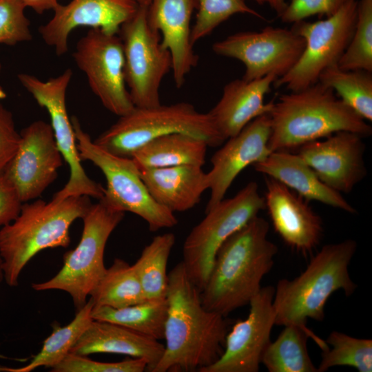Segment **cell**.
Here are the masks:
<instances>
[{
    "instance_id": "1",
    "label": "cell",
    "mask_w": 372,
    "mask_h": 372,
    "mask_svg": "<svg viewBox=\"0 0 372 372\" xmlns=\"http://www.w3.org/2000/svg\"><path fill=\"white\" fill-rule=\"evenodd\" d=\"M164 352L150 372L198 371L223 353L225 316L206 309L180 261L168 273Z\"/></svg>"
},
{
    "instance_id": "2",
    "label": "cell",
    "mask_w": 372,
    "mask_h": 372,
    "mask_svg": "<svg viewBox=\"0 0 372 372\" xmlns=\"http://www.w3.org/2000/svg\"><path fill=\"white\" fill-rule=\"evenodd\" d=\"M269 223L255 216L218 249L200 293L203 307L227 316L249 304L274 263L278 247L267 238Z\"/></svg>"
},
{
    "instance_id": "3",
    "label": "cell",
    "mask_w": 372,
    "mask_h": 372,
    "mask_svg": "<svg viewBox=\"0 0 372 372\" xmlns=\"http://www.w3.org/2000/svg\"><path fill=\"white\" fill-rule=\"evenodd\" d=\"M271 152L287 150L347 131L369 136L372 128L320 82L279 96L270 112Z\"/></svg>"
},
{
    "instance_id": "4",
    "label": "cell",
    "mask_w": 372,
    "mask_h": 372,
    "mask_svg": "<svg viewBox=\"0 0 372 372\" xmlns=\"http://www.w3.org/2000/svg\"><path fill=\"white\" fill-rule=\"evenodd\" d=\"M357 249L352 239L323 246L306 269L292 280L281 279L274 287L275 325L307 328L309 319L322 321L331 296L342 290L346 296L357 288L349 266Z\"/></svg>"
},
{
    "instance_id": "5",
    "label": "cell",
    "mask_w": 372,
    "mask_h": 372,
    "mask_svg": "<svg viewBox=\"0 0 372 372\" xmlns=\"http://www.w3.org/2000/svg\"><path fill=\"white\" fill-rule=\"evenodd\" d=\"M91 205L87 196L23 204L18 216L0 229V255L6 284L17 287L23 269L41 251L67 247L70 226L82 218Z\"/></svg>"
},
{
    "instance_id": "6",
    "label": "cell",
    "mask_w": 372,
    "mask_h": 372,
    "mask_svg": "<svg viewBox=\"0 0 372 372\" xmlns=\"http://www.w3.org/2000/svg\"><path fill=\"white\" fill-rule=\"evenodd\" d=\"M171 133L190 134L217 147L225 141L216 131L207 113L193 105L179 102L134 108L101 134L94 142L105 151L123 158L133 154L155 138Z\"/></svg>"
},
{
    "instance_id": "7",
    "label": "cell",
    "mask_w": 372,
    "mask_h": 372,
    "mask_svg": "<svg viewBox=\"0 0 372 372\" xmlns=\"http://www.w3.org/2000/svg\"><path fill=\"white\" fill-rule=\"evenodd\" d=\"M71 122L81 160L91 161L105 177L107 185L100 200L113 209L140 216L151 231L177 225L174 213L150 196L132 158L105 151L91 140L76 117L72 116Z\"/></svg>"
},
{
    "instance_id": "8",
    "label": "cell",
    "mask_w": 372,
    "mask_h": 372,
    "mask_svg": "<svg viewBox=\"0 0 372 372\" xmlns=\"http://www.w3.org/2000/svg\"><path fill=\"white\" fill-rule=\"evenodd\" d=\"M124 216L125 212L113 209L100 200L92 204L81 218V240L74 249L64 254L62 268L51 279L33 283L32 287L38 291H63L70 294L76 310L80 309L106 271L105 245Z\"/></svg>"
},
{
    "instance_id": "9",
    "label": "cell",
    "mask_w": 372,
    "mask_h": 372,
    "mask_svg": "<svg viewBox=\"0 0 372 372\" xmlns=\"http://www.w3.org/2000/svg\"><path fill=\"white\" fill-rule=\"evenodd\" d=\"M265 208V199L259 194L258 185L251 181L234 196L223 199L205 211V218L192 228L184 241L182 262L200 293L220 247Z\"/></svg>"
},
{
    "instance_id": "10",
    "label": "cell",
    "mask_w": 372,
    "mask_h": 372,
    "mask_svg": "<svg viewBox=\"0 0 372 372\" xmlns=\"http://www.w3.org/2000/svg\"><path fill=\"white\" fill-rule=\"evenodd\" d=\"M357 7L358 0H349L325 19L293 23L291 29L304 39L305 46L294 66L273 85L300 91L316 83L325 69L338 65L354 31Z\"/></svg>"
},
{
    "instance_id": "11",
    "label": "cell",
    "mask_w": 372,
    "mask_h": 372,
    "mask_svg": "<svg viewBox=\"0 0 372 372\" xmlns=\"http://www.w3.org/2000/svg\"><path fill=\"white\" fill-rule=\"evenodd\" d=\"M147 7L141 6L118 32L124 54L125 83L132 103L138 107L161 104V84L172 69L170 52L163 47L160 33L148 23Z\"/></svg>"
},
{
    "instance_id": "12",
    "label": "cell",
    "mask_w": 372,
    "mask_h": 372,
    "mask_svg": "<svg viewBox=\"0 0 372 372\" xmlns=\"http://www.w3.org/2000/svg\"><path fill=\"white\" fill-rule=\"evenodd\" d=\"M72 76V71L70 68L46 81L27 73L17 75L22 86L49 113L56 145L69 166V179L63 187L54 194L52 200L59 202L77 196L100 200L103 196L104 187L92 180L81 165L71 119L67 112L66 92Z\"/></svg>"
},
{
    "instance_id": "13",
    "label": "cell",
    "mask_w": 372,
    "mask_h": 372,
    "mask_svg": "<svg viewBox=\"0 0 372 372\" xmlns=\"http://www.w3.org/2000/svg\"><path fill=\"white\" fill-rule=\"evenodd\" d=\"M304 46V39L291 28L267 26L229 35L214 43L212 50L242 62L245 68L242 79L251 81L268 75L283 76L298 61Z\"/></svg>"
},
{
    "instance_id": "14",
    "label": "cell",
    "mask_w": 372,
    "mask_h": 372,
    "mask_svg": "<svg viewBox=\"0 0 372 372\" xmlns=\"http://www.w3.org/2000/svg\"><path fill=\"white\" fill-rule=\"evenodd\" d=\"M73 59L107 110L121 116L134 108L125 83L124 54L118 34L90 30L77 42Z\"/></svg>"
},
{
    "instance_id": "15",
    "label": "cell",
    "mask_w": 372,
    "mask_h": 372,
    "mask_svg": "<svg viewBox=\"0 0 372 372\" xmlns=\"http://www.w3.org/2000/svg\"><path fill=\"white\" fill-rule=\"evenodd\" d=\"M63 158L51 125L36 121L21 132L17 150L3 173L26 203L39 198L55 180Z\"/></svg>"
},
{
    "instance_id": "16",
    "label": "cell",
    "mask_w": 372,
    "mask_h": 372,
    "mask_svg": "<svg viewBox=\"0 0 372 372\" xmlns=\"http://www.w3.org/2000/svg\"><path fill=\"white\" fill-rule=\"evenodd\" d=\"M273 286L261 287L249 302L245 320H239L227 332L223 353L200 372H258L262 354L270 343L275 325Z\"/></svg>"
},
{
    "instance_id": "17",
    "label": "cell",
    "mask_w": 372,
    "mask_h": 372,
    "mask_svg": "<svg viewBox=\"0 0 372 372\" xmlns=\"http://www.w3.org/2000/svg\"><path fill=\"white\" fill-rule=\"evenodd\" d=\"M140 6L138 0H71L58 5L52 17L39 27V32L45 43L61 56L68 52L70 35L76 28L90 27L118 34L122 25Z\"/></svg>"
},
{
    "instance_id": "18",
    "label": "cell",
    "mask_w": 372,
    "mask_h": 372,
    "mask_svg": "<svg viewBox=\"0 0 372 372\" xmlns=\"http://www.w3.org/2000/svg\"><path fill=\"white\" fill-rule=\"evenodd\" d=\"M362 138L356 133L338 132L300 146L298 154L323 183L347 194L366 175Z\"/></svg>"
},
{
    "instance_id": "19",
    "label": "cell",
    "mask_w": 372,
    "mask_h": 372,
    "mask_svg": "<svg viewBox=\"0 0 372 372\" xmlns=\"http://www.w3.org/2000/svg\"><path fill=\"white\" fill-rule=\"evenodd\" d=\"M271 132L268 114L248 123L211 158V168L207 173L210 197L205 211L225 198L238 174L249 165L264 160L271 152L268 142Z\"/></svg>"
},
{
    "instance_id": "20",
    "label": "cell",
    "mask_w": 372,
    "mask_h": 372,
    "mask_svg": "<svg viewBox=\"0 0 372 372\" xmlns=\"http://www.w3.org/2000/svg\"><path fill=\"white\" fill-rule=\"evenodd\" d=\"M265 208L275 231L291 249L307 255L319 245L322 220L308 200L278 182L265 176Z\"/></svg>"
},
{
    "instance_id": "21",
    "label": "cell",
    "mask_w": 372,
    "mask_h": 372,
    "mask_svg": "<svg viewBox=\"0 0 372 372\" xmlns=\"http://www.w3.org/2000/svg\"><path fill=\"white\" fill-rule=\"evenodd\" d=\"M196 8V0H150L147 7L150 27L160 33L163 47L171 54L173 79L178 88L198 61L191 41V19Z\"/></svg>"
},
{
    "instance_id": "22",
    "label": "cell",
    "mask_w": 372,
    "mask_h": 372,
    "mask_svg": "<svg viewBox=\"0 0 372 372\" xmlns=\"http://www.w3.org/2000/svg\"><path fill=\"white\" fill-rule=\"evenodd\" d=\"M277 79L275 75L251 81L242 78L225 85L220 100L208 112L224 141L236 135L254 118L270 112L273 101L266 103L265 98Z\"/></svg>"
},
{
    "instance_id": "23",
    "label": "cell",
    "mask_w": 372,
    "mask_h": 372,
    "mask_svg": "<svg viewBox=\"0 0 372 372\" xmlns=\"http://www.w3.org/2000/svg\"><path fill=\"white\" fill-rule=\"evenodd\" d=\"M252 165L256 172L278 180L308 201L316 200L349 214L356 213L342 194L323 183L298 154L273 151Z\"/></svg>"
},
{
    "instance_id": "24",
    "label": "cell",
    "mask_w": 372,
    "mask_h": 372,
    "mask_svg": "<svg viewBox=\"0 0 372 372\" xmlns=\"http://www.w3.org/2000/svg\"><path fill=\"white\" fill-rule=\"evenodd\" d=\"M165 345L158 340L145 336L110 322L92 320L70 353L88 355L93 353H115L147 360V371L156 364Z\"/></svg>"
},
{
    "instance_id": "25",
    "label": "cell",
    "mask_w": 372,
    "mask_h": 372,
    "mask_svg": "<svg viewBox=\"0 0 372 372\" xmlns=\"http://www.w3.org/2000/svg\"><path fill=\"white\" fill-rule=\"evenodd\" d=\"M152 198L172 212L193 208L208 189L203 167L185 165L138 169Z\"/></svg>"
},
{
    "instance_id": "26",
    "label": "cell",
    "mask_w": 372,
    "mask_h": 372,
    "mask_svg": "<svg viewBox=\"0 0 372 372\" xmlns=\"http://www.w3.org/2000/svg\"><path fill=\"white\" fill-rule=\"evenodd\" d=\"M208 144L203 139L183 133H171L145 143L131 158L138 169L185 165L203 166Z\"/></svg>"
},
{
    "instance_id": "27",
    "label": "cell",
    "mask_w": 372,
    "mask_h": 372,
    "mask_svg": "<svg viewBox=\"0 0 372 372\" xmlns=\"http://www.w3.org/2000/svg\"><path fill=\"white\" fill-rule=\"evenodd\" d=\"M309 337L315 340L322 350L328 347V344L308 327L296 324L285 326L276 340L267 347L261 364L269 372H318L307 350Z\"/></svg>"
},
{
    "instance_id": "28",
    "label": "cell",
    "mask_w": 372,
    "mask_h": 372,
    "mask_svg": "<svg viewBox=\"0 0 372 372\" xmlns=\"http://www.w3.org/2000/svg\"><path fill=\"white\" fill-rule=\"evenodd\" d=\"M94 303L91 298L79 310L74 319L63 327L56 326L43 341L41 351L25 366L12 368L0 366V372H31L41 367L53 368L70 352L71 349L87 328L93 318Z\"/></svg>"
},
{
    "instance_id": "29",
    "label": "cell",
    "mask_w": 372,
    "mask_h": 372,
    "mask_svg": "<svg viewBox=\"0 0 372 372\" xmlns=\"http://www.w3.org/2000/svg\"><path fill=\"white\" fill-rule=\"evenodd\" d=\"M167 302L164 299L146 300L128 307L115 309L93 307V320L110 322L130 329L145 336L164 339Z\"/></svg>"
},
{
    "instance_id": "30",
    "label": "cell",
    "mask_w": 372,
    "mask_h": 372,
    "mask_svg": "<svg viewBox=\"0 0 372 372\" xmlns=\"http://www.w3.org/2000/svg\"><path fill=\"white\" fill-rule=\"evenodd\" d=\"M90 297L94 307L120 309L147 300L133 265L121 259H114Z\"/></svg>"
},
{
    "instance_id": "31",
    "label": "cell",
    "mask_w": 372,
    "mask_h": 372,
    "mask_svg": "<svg viewBox=\"0 0 372 372\" xmlns=\"http://www.w3.org/2000/svg\"><path fill=\"white\" fill-rule=\"evenodd\" d=\"M176 242L172 233L156 236L146 245L136 262L132 265L147 300L166 298L168 274L167 266Z\"/></svg>"
},
{
    "instance_id": "32",
    "label": "cell",
    "mask_w": 372,
    "mask_h": 372,
    "mask_svg": "<svg viewBox=\"0 0 372 372\" xmlns=\"http://www.w3.org/2000/svg\"><path fill=\"white\" fill-rule=\"evenodd\" d=\"M318 82L331 88L364 120L372 121V72L345 70L335 65L325 69Z\"/></svg>"
},
{
    "instance_id": "33",
    "label": "cell",
    "mask_w": 372,
    "mask_h": 372,
    "mask_svg": "<svg viewBox=\"0 0 372 372\" xmlns=\"http://www.w3.org/2000/svg\"><path fill=\"white\" fill-rule=\"evenodd\" d=\"M331 345L322 350V360L318 372H324L338 366H347L359 372L372 371V340L357 338L344 333L333 331L327 340Z\"/></svg>"
},
{
    "instance_id": "34",
    "label": "cell",
    "mask_w": 372,
    "mask_h": 372,
    "mask_svg": "<svg viewBox=\"0 0 372 372\" xmlns=\"http://www.w3.org/2000/svg\"><path fill=\"white\" fill-rule=\"evenodd\" d=\"M338 65L345 70L372 72V0H359L352 37Z\"/></svg>"
},
{
    "instance_id": "35",
    "label": "cell",
    "mask_w": 372,
    "mask_h": 372,
    "mask_svg": "<svg viewBox=\"0 0 372 372\" xmlns=\"http://www.w3.org/2000/svg\"><path fill=\"white\" fill-rule=\"evenodd\" d=\"M198 12L192 27L193 45L209 35L219 25L236 14H247L265 18L248 6L245 0H196Z\"/></svg>"
},
{
    "instance_id": "36",
    "label": "cell",
    "mask_w": 372,
    "mask_h": 372,
    "mask_svg": "<svg viewBox=\"0 0 372 372\" xmlns=\"http://www.w3.org/2000/svg\"><path fill=\"white\" fill-rule=\"evenodd\" d=\"M25 8L20 0H0V43L14 45L32 40Z\"/></svg>"
},
{
    "instance_id": "37",
    "label": "cell",
    "mask_w": 372,
    "mask_h": 372,
    "mask_svg": "<svg viewBox=\"0 0 372 372\" xmlns=\"http://www.w3.org/2000/svg\"><path fill=\"white\" fill-rule=\"evenodd\" d=\"M147 360L132 358L121 362H106L89 359L86 355L69 353L57 365L51 369L53 372H143L147 370Z\"/></svg>"
},
{
    "instance_id": "38",
    "label": "cell",
    "mask_w": 372,
    "mask_h": 372,
    "mask_svg": "<svg viewBox=\"0 0 372 372\" xmlns=\"http://www.w3.org/2000/svg\"><path fill=\"white\" fill-rule=\"evenodd\" d=\"M349 0H289L279 16L284 23H293L307 18L320 15L330 17Z\"/></svg>"
},
{
    "instance_id": "39",
    "label": "cell",
    "mask_w": 372,
    "mask_h": 372,
    "mask_svg": "<svg viewBox=\"0 0 372 372\" xmlns=\"http://www.w3.org/2000/svg\"><path fill=\"white\" fill-rule=\"evenodd\" d=\"M19 140L20 133L16 129L12 113L0 103V173L13 158Z\"/></svg>"
},
{
    "instance_id": "40",
    "label": "cell",
    "mask_w": 372,
    "mask_h": 372,
    "mask_svg": "<svg viewBox=\"0 0 372 372\" xmlns=\"http://www.w3.org/2000/svg\"><path fill=\"white\" fill-rule=\"evenodd\" d=\"M23 202L9 179L0 173V227L13 221L19 214Z\"/></svg>"
},
{
    "instance_id": "41",
    "label": "cell",
    "mask_w": 372,
    "mask_h": 372,
    "mask_svg": "<svg viewBox=\"0 0 372 372\" xmlns=\"http://www.w3.org/2000/svg\"><path fill=\"white\" fill-rule=\"evenodd\" d=\"M26 8H30L37 13L41 14L45 11L54 10L60 0H20Z\"/></svg>"
},
{
    "instance_id": "42",
    "label": "cell",
    "mask_w": 372,
    "mask_h": 372,
    "mask_svg": "<svg viewBox=\"0 0 372 372\" xmlns=\"http://www.w3.org/2000/svg\"><path fill=\"white\" fill-rule=\"evenodd\" d=\"M246 1V0H245ZM260 5L267 4L273 9L279 17L286 8L285 0H253Z\"/></svg>"
},
{
    "instance_id": "43",
    "label": "cell",
    "mask_w": 372,
    "mask_h": 372,
    "mask_svg": "<svg viewBox=\"0 0 372 372\" xmlns=\"http://www.w3.org/2000/svg\"><path fill=\"white\" fill-rule=\"evenodd\" d=\"M4 280V271L3 267V260L0 255V284Z\"/></svg>"
},
{
    "instance_id": "44",
    "label": "cell",
    "mask_w": 372,
    "mask_h": 372,
    "mask_svg": "<svg viewBox=\"0 0 372 372\" xmlns=\"http://www.w3.org/2000/svg\"><path fill=\"white\" fill-rule=\"evenodd\" d=\"M6 97V94L3 88L0 85V103Z\"/></svg>"
},
{
    "instance_id": "45",
    "label": "cell",
    "mask_w": 372,
    "mask_h": 372,
    "mask_svg": "<svg viewBox=\"0 0 372 372\" xmlns=\"http://www.w3.org/2000/svg\"><path fill=\"white\" fill-rule=\"evenodd\" d=\"M141 6H148L150 3V0H138Z\"/></svg>"
},
{
    "instance_id": "46",
    "label": "cell",
    "mask_w": 372,
    "mask_h": 372,
    "mask_svg": "<svg viewBox=\"0 0 372 372\" xmlns=\"http://www.w3.org/2000/svg\"><path fill=\"white\" fill-rule=\"evenodd\" d=\"M1 70V61H0V72Z\"/></svg>"
}]
</instances>
